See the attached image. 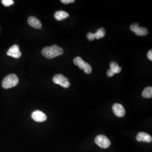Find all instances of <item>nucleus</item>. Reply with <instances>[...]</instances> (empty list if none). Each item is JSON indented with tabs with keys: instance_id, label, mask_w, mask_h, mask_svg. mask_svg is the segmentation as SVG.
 I'll return each instance as SVG.
<instances>
[{
	"instance_id": "nucleus-1",
	"label": "nucleus",
	"mask_w": 152,
	"mask_h": 152,
	"mask_svg": "<svg viewBox=\"0 0 152 152\" xmlns=\"http://www.w3.org/2000/svg\"><path fill=\"white\" fill-rule=\"evenodd\" d=\"M63 50L58 45H54L51 47L47 46L42 50V54L48 59H53L63 54Z\"/></svg>"
},
{
	"instance_id": "nucleus-2",
	"label": "nucleus",
	"mask_w": 152,
	"mask_h": 152,
	"mask_svg": "<svg viewBox=\"0 0 152 152\" xmlns=\"http://www.w3.org/2000/svg\"><path fill=\"white\" fill-rule=\"evenodd\" d=\"M19 83V78L15 74H10L6 76L2 82L3 88L7 89L15 87Z\"/></svg>"
},
{
	"instance_id": "nucleus-3",
	"label": "nucleus",
	"mask_w": 152,
	"mask_h": 152,
	"mask_svg": "<svg viewBox=\"0 0 152 152\" xmlns=\"http://www.w3.org/2000/svg\"><path fill=\"white\" fill-rule=\"evenodd\" d=\"M53 80L54 83L59 85L61 86L64 88H66L70 86V83L68 81V79L61 74L55 75L53 77Z\"/></svg>"
},
{
	"instance_id": "nucleus-4",
	"label": "nucleus",
	"mask_w": 152,
	"mask_h": 152,
	"mask_svg": "<svg viewBox=\"0 0 152 152\" xmlns=\"http://www.w3.org/2000/svg\"><path fill=\"white\" fill-rule=\"evenodd\" d=\"M95 142L98 146L103 149L108 148L110 145V141L104 135H100L95 137Z\"/></svg>"
},
{
	"instance_id": "nucleus-5",
	"label": "nucleus",
	"mask_w": 152,
	"mask_h": 152,
	"mask_svg": "<svg viewBox=\"0 0 152 152\" xmlns=\"http://www.w3.org/2000/svg\"><path fill=\"white\" fill-rule=\"evenodd\" d=\"M130 29L131 31L134 32L136 35L144 36L147 35L148 31L147 28L144 27H140L137 23H134L131 24L130 26Z\"/></svg>"
},
{
	"instance_id": "nucleus-6",
	"label": "nucleus",
	"mask_w": 152,
	"mask_h": 152,
	"mask_svg": "<svg viewBox=\"0 0 152 152\" xmlns=\"http://www.w3.org/2000/svg\"><path fill=\"white\" fill-rule=\"evenodd\" d=\"M7 55L14 58L18 59L22 56V53L20 51L19 46L17 45H14L9 49L7 52Z\"/></svg>"
},
{
	"instance_id": "nucleus-7",
	"label": "nucleus",
	"mask_w": 152,
	"mask_h": 152,
	"mask_svg": "<svg viewBox=\"0 0 152 152\" xmlns=\"http://www.w3.org/2000/svg\"><path fill=\"white\" fill-rule=\"evenodd\" d=\"M113 112L114 114L118 117H123L126 114L125 108L121 104L118 103L114 104L113 105Z\"/></svg>"
},
{
	"instance_id": "nucleus-8",
	"label": "nucleus",
	"mask_w": 152,
	"mask_h": 152,
	"mask_svg": "<svg viewBox=\"0 0 152 152\" xmlns=\"http://www.w3.org/2000/svg\"><path fill=\"white\" fill-rule=\"evenodd\" d=\"M33 120L37 122H43L47 120L46 115L40 110H36L32 114Z\"/></svg>"
},
{
	"instance_id": "nucleus-9",
	"label": "nucleus",
	"mask_w": 152,
	"mask_h": 152,
	"mask_svg": "<svg viewBox=\"0 0 152 152\" xmlns=\"http://www.w3.org/2000/svg\"><path fill=\"white\" fill-rule=\"evenodd\" d=\"M28 24L33 28L36 29H40L42 27V24L39 20L34 16H30L28 19Z\"/></svg>"
},
{
	"instance_id": "nucleus-10",
	"label": "nucleus",
	"mask_w": 152,
	"mask_h": 152,
	"mask_svg": "<svg viewBox=\"0 0 152 152\" xmlns=\"http://www.w3.org/2000/svg\"><path fill=\"white\" fill-rule=\"evenodd\" d=\"M136 140L139 142L143 141L151 142L152 141V136L146 132H140L136 136Z\"/></svg>"
},
{
	"instance_id": "nucleus-11",
	"label": "nucleus",
	"mask_w": 152,
	"mask_h": 152,
	"mask_svg": "<svg viewBox=\"0 0 152 152\" xmlns=\"http://www.w3.org/2000/svg\"><path fill=\"white\" fill-rule=\"evenodd\" d=\"M69 15L68 13L64 11H56L54 14L55 19L58 21H61L68 17H69Z\"/></svg>"
},
{
	"instance_id": "nucleus-12",
	"label": "nucleus",
	"mask_w": 152,
	"mask_h": 152,
	"mask_svg": "<svg viewBox=\"0 0 152 152\" xmlns=\"http://www.w3.org/2000/svg\"><path fill=\"white\" fill-rule=\"evenodd\" d=\"M73 63L75 65L78 66L79 67V68L82 70H83L85 69V68L86 67L87 64V63L85 62L83 60H82L81 58H80L79 56H77L74 59Z\"/></svg>"
},
{
	"instance_id": "nucleus-13",
	"label": "nucleus",
	"mask_w": 152,
	"mask_h": 152,
	"mask_svg": "<svg viewBox=\"0 0 152 152\" xmlns=\"http://www.w3.org/2000/svg\"><path fill=\"white\" fill-rule=\"evenodd\" d=\"M110 69H111L112 71H113L114 75L117 74V73H119L122 70L121 68L118 65V64L115 61H112V62L110 63Z\"/></svg>"
},
{
	"instance_id": "nucleus-14",
	"label": "nucleus",
	"mask_w": 152,
	"mask_h": 152,
	"mask_svg": "<svg viewBox=\"0 0 152 152\" xmlns=\"http://www.w3.org/2000/svg\"><path fill=\"white\" fill-rule=\"evenodd\" d=\"M142 96L144 98H151L152 97V87H146L142 92Z\"/></svg>"
},
{
	"instance_id": "nucleus-15",
	"label": "nucleus",
	"mask_w": 152,
	"mask_h": 152,
	"mask_svg": "<svg viewBox=\"0 0 152 152\" xmlns=\"http://www.w3.org/2000/svg\"><path fill=\"white\" fill-rule=\"evenodd\" d=\"M95 38L99 39L100 38H103L105 35V31L103 28H100L96 31V32L94 33Z\"/></svg>"
},
{
	"instance_id": "nucleus-16",
	"label": "nucleus",
	"mask_w": 152,
	"mask_h": 152,
	"mask_svg": "<svg viewBox=\"0 0 152 152\" xmlns=\"http://www.w3.org/2000/svg\"><path fill=\"white\" fill-rule=\"evenodd\" d=\"M2 3L5 6L8 7V6H10L13 5L14 2L12 0H2Z\"/></svg>"
},
{
	"instance_id": "nucleus-17",
	"label": "nucleus",
	"mask_w": 152,
	"mask_h": 152,
	"mask_svg": "<svg viewBox=\"0 0 152 152\" xmlns=\"http://www.w3.org/2000/svg\"><path fill=\"white\" fill-rule=\"evenodd\" d=\"M84 72L86 74H90L92 72V68L91 66V65H90L88 63H87V65L86 66V67L85 68V69H83Z\"/></svg>"
},
{
	"instance_id": "nucleus-18",
	"label": "nucleus",
	"mask_w": 152,
	"mask_h": 152,
	"mask_svg": "<svg viewBox=\"0 0 152 152\" xmlns=\"http://www.w3.org/2000/svg\"><path fill=\"white\" fill-rule=\"evenodd\" d=\"M87 37L89 41H93L94 39H95L94 33H88L87 34Z\"/></svg>"
},
{
	"instance_id": "nucleus-19",
	"label": "nucleus",
	"mask_w": 152,
	"mask_h": 152,
	"mask_svg": "<svg viewBox=\"0 0 152 152\" xmlns=\"http://www.w3.org/2000/svg\"><path fill=\"white\" fill-rule=\"evenodd\" d=\"M60 2L64 4H68L69 3L75 2V0H61Z\"/></svg>"
},
{
	"instance_id": "nucleus-20",
	"label": "nucleus",
	"mask_w": 152,
	"mask_h": 152,
	"mask_svg": "<svg viewBox=\"0 0 152 152\" xmlns=\"http://www.w3.org/2000/svg\"><path fill=\"white\" fill-rule=\"evenodd\" d=\"M107 76L109 77H113V76H114V73L113 72V71H112L111 69H108V71H107Z\"/></svg>"
},
{
	"instance_id": "nucleus-21",
	"label": "nucleus",
	"mask_w": 152,
	"mask_h": 152,
	"mask_svg": "<svg viewBox=\"0 0 152 152\" xmlns=\"http://www.w3.org/2000/svg\"><path fill=\"white\" fill-rule=\"evenodd\" d=\"M147 56H148V58L150 60H152V50H151L150 51H149V52H148V55H147Z\"/></svg>"
}]
</instances>
